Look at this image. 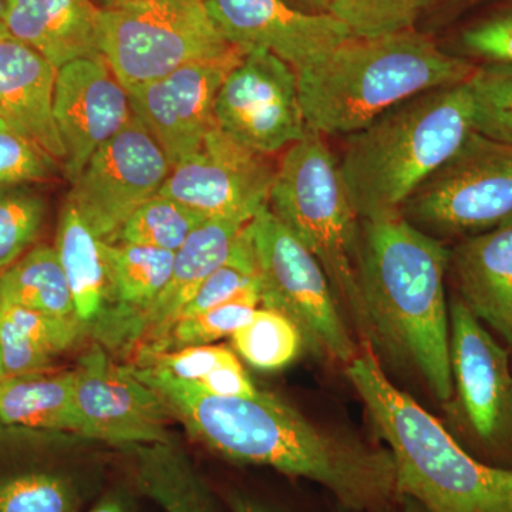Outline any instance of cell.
<instances>
[{
  "instance_id": "cell-1",
  "label": "cell",
  "mask_w": 512,
  "mask_h": 512,
  "mask_svg": "<svg viewBox=\"0 0 512 512\" xmlns=\"http://www.w3.org/2000/svg\"><path fill=\"white\" fill-rule=\"evenodd\" d=\"M131 369L160 394L192 439L227 460L312 481L336 504L359 512H382L399 498L396 464L387 447L325 429L275 393L212 396L157 367Z\"/></svg>"
},
{
  "instance_id": "cell-2",
  "label": "cell",
  "mask_w": 512,
  "mask_h": 512,
  "mask_svg": "<svg viewBox=\"0 0 512 512\" xmlns=\"http://www.w3.org/2000/svg\"><path fill=\"white\" fill-rule=\"evenodd\" d=\"M448 264L443 242L402 214L360 220L357 279L373 352L412 370L443 404L454 396Z\"/></svg>"
},
{
  "instance_id": "cell-3",
  "label": "cell",
  "mask_w": 512,
  "mask_h": 512,
  "mask_svg": "<svg viewBox=\"0 0 512 512\" xmlns=\"http://www.w3.org/2000/svg\"><path fill=\"white\" fill-rule=\"evenodd\" d=\"M345 372L392 454L400 494L429 512H512V468L468 453L440 420L393 384L373 350L362 349Z\"/></svg>"
},
{
  "instance_id": "cell-4",
  "label": "cell",
  "mask_w": 512,
  "mask_h": 512,
  "mask_svg": "<svg viewBox=\"0 0 512 512\" xmlns=\"http://www.w3.org/2000/svg\"><path fill=\"white\" fill-rule=\"evenodd\" d=\"M473 64L414 30L349 37L298 70L306 126L320 136H352L403 101L467 82Z\"/></svg>"
},
{
  "instance_id": "cell-5",
  "label": "cell",
  "mask_w": 512,
  "mask_h": 512,
  "mask_svg": "<svg viewBox=\"0 0 512 512\" xmlns=\"http://www.w3.org/2000/svg\"><path fill=\"white\" fill-rule=\"evenodd\" d=\"M473 131V99L464 82L403 101L349 136L340 173L360 220L400 214Z\"/></svg>"
},
{
  "instance_id": "cell-6",
  "label": "cell",
  "mask_w": 512,
  "mask_h": 512,
  "mask_svg": "<svg viewBox=\"0 0 512 512\" xmlns=\"http://www.w3.org/2000/svg\"><path fill=\"white\" fill-rule=\"evenodd\" d=\"M268 208L318 259L360 348L372 349L357 279L360 218L350 202L339 161L323 136L309 130L286 148L276 167Z\"/></svg>"
},
{
  "instance_id": "cell-7",
  "label": "cell",
  "mask_w": 512,
  "mask_h": 512,
  "mask_svg": "<svg viewBox=\"0 0 512 512\" xmlns=\"http://www.w3.org/2000/svg\"><path fill=\"white\" fill-rule=\"evenodd\" d=\"M261 308L291 320L303 349L348 366L362 352L318 259L268 207L249 222Z\"/></svg>"
},
{
  "instance_id": "cell-8",
  "label": "cell",
  "mask_w": 512,
  "mask_h": 512,
  "mask_svg": "<svg viewBox=\"0 0 512 512\" xmlns=\"http://www.w3.org/2000/svg\"><path fill=\"white\" fill-rule=\"evenodd\" d=\"M234 47L202 0H133L100 9L99 52L126 89Z\"/></svg>"
},
{
  "instance_id": "cell-9",
  "label": "cell",
  "mask_w": 512,
  "mask_h": 512,
  "mask_svg": "<svg viewBox=\"0 0 512 512\" xmlns=\"http://www.w3.org/2000/svg\"><path fill=\"white\" fill-rule=\"evenodd\" d=\"M400 214L436 238L470 237L512 220V144L473 131Z\"/></svg>"
},
{
  "instance_id": "cell-10",
  "label": "cell",
  "mask_w": 512,
  "mask_h": 512,
  "mask_svg": "<svg viewBox=\"0 0 512 512\" xmlns=\"http://www.w3.org/2000/svg\"><path fill=\"white\" fill-rule=\"evenodd\" d=\"M450 356L456 407L481 461L512 468L510 353L460 298L450 302Z\"/></svg>"
},
{
  "instance_id": "cell-11",
  "label": "cell",
  "mask_w": 512,
  "mask_h": 512,
  "mask_svg": "<svg viewBox=\"0 0 512 512\" xmlns=\"http://www.w3.org/2000/svg\"><path fill=\"white\" fill-rule=\"evenodd\" d=\"M215 123L242 146L271 157L308 134L298 73L265 49L245 50L215 100Z\"/></svg>"
},
{
  "instance_id": "cell-12",
  "label": "cell",
  "mask_w": 512,
  "mask_h": 512,
  "mask_svg": "<svg viewBox=\"0 0 512 512\" xmlns=\"http://www.w3.org/2000/svg\"><path fill=\"white\" fill-rule=\"evenodd\" d=\"M170 161L138 117L101 146L79 177L72 202L101 242H111L140 205L160 192L170 175Z\"/></svg>"
},
{
  "instance_id": "cell-13",
  "label": "cell",
  "mask_w": 512,
  "mask_h": 512,
  "mask_svg": "<svg viewBox=\"0 0 512 512\" xmlns=\"http://www.w3.org/2000/svg\"><path fill=\"white\" fill-rule=\"evenodd\" d=\"M73 373L79 437L134 448L170 444V410L156 390L134 375L130 365H117L94 342L80 356Z\"/></svg>"
},
{
  "instance_id": "cell-14",
  "label": "cell",
  "mask_w": 512,
  "mask_h": 512,
  "mask_svg": "<svg viewBox=\"0 0 512 512\" xmlns=\"http://www.w3.org/2000/svg\"><path fill=\"white\" fill-rule=\"evenodd\" d=\"M275 174L268 157L215 126L192 156L173 167L160 194L183 202L207 220L249 224L268 207Z\"/></svg>"
},
{
  "instance_id": "cell-15",
  "label": "cell",
  "mask_w": 512,
  "mask_h": 512,
  "mask_svg": "<svg viewBox=\"0 0 512 512\" xmlns=\"http://www.w3.org/2000/svg\"><path fill=\"white\" fill-rule=\"evenodd\" d=\"M244 53L235 46L227 55L184 64L161 79L127 89L134 116L156 138L171 167L192 156L217 126L218 90Z\"/></svg>"
},
{
  "instance_id": "cell-16",
  "label": "cell",
  "mask_w": 512,
  "mask_h": 512,
  "mask_svg": "<svg viewBox=\"0 0 512 512\" xmlns=\"http://www.w3.org/2000/svg\"><path fill=\"white\" fill-rule=\"evenodd\" d=\"M53 111L66 150L64 170L70 183L133 117L128 90L100 53L57 69Z\"/></svg>"
},
{
  "instance_id": "cell-17",
  "label": "cell",
  "mask_w": 512,
  "mask_h": 512,
  "mask_svg": "<svg viewBox=\"0 0 512 512\" xmlns=\"http://www.w3.org/2000/svg\"><path fill=\"white\" fill-rule=\"evenodd\" d=\"M229 45L265 49L303 69L348 40L349 29L330 13L302 12L284 0H202Z\"/></svg>"
},
{
  "instance_id": "cell-18",
  "label": "cell",
  "mask_w": 512,
  "mask_h": 512,
  "mask_svg": "<svg viewBox=\"0 0 512 512\" xmlns=\"http://www.w3.org/2000/svg\"><path fill=\"white\" fill-rule=\"evenodd\" d=\"M101 254L109 292L106 316L93 339L110 352L133 355L141 322L170 281L175 252L101 242Z\"/></svg>"
},
{
  "instance_id": "cell-19",
  "label": "cell",
  "mask_w": 512,
  "mask_h": 512,
  "mask_svg": "<svg viewBox=\"0 0 512 512\" xmlns=\"http://www.w3.org/2000/svg\"><path fill=\"white\" fill-rule=\"evenodd\" d=\"M57 69L46 57L0 30V117L53 160H66L55 120Z\"/></svg>"
},
{
  "instance_id": "cell-20",
  "label": "cell",
  "mask_w": 512,
  "mask_h": 512,
  "mask_svg": "<svg viewBox=\"0 0 512 512\" xmlns=\"http://www.w3.org/2000/svg\"><path fill=\"white\" fill-rule=\"evenodd\" d=\"M458 298L512 349V220L450 251Z\"/></svg>"
},
{
  "instance_id": "cell-21",
  "label": "cell",
  "mask_w": 512,
  "mask_h": 512,
  "mask_svg": "<svg viewBox=\"0 0 512 512\" xmlns=\"http://www.w3.org/2000/svg\"><path fill=\"white\" fill-rule=\"evenodd\" d=\"M247 225L237 221L207 220L194 229L183 247L175 252L170 281L141 322L134 357L153 348L170 332L202 282L227 261L238 235Z\"/></svg>"
},
{
  "instance_id": "cell-22",
  "label": "cell",
  "mask_w": 512,
  "mask_h": 512,
  "mask_svg": "<svg viewBox=\"0 0 512 512\" xmlns=\"http://www.w3.org/2000/svg\"><path fill=\"white\" fill-rule=\"evenodd\" d=\"M99 16L90 0H6L2 30L60 69L99 55Z\"/></svg>"
},
{
  "instance_id": "cell-23",
  "label": "cell",
  "mask_w": 512,
  "mask_h": 512,
  "mask_svg": "<svg viewBox=\"0 0 512 512\" xmlns=\"http://www.w3.org/2000/svg\"><path fill=\"white\" fill-rule=\"evenodd\" d=\"M89 333L77 319L0 302V356L6 377L49 372L53 360Z\"/></svg>"
},
{
  "instance_id": "cell-24",
  "label": "cell",
  "mask_w": 512,
  "mask_h": 512,
  "mask_svg": "<svg viewBox=\"0 0 512 512\" xmlns=\"http://www.w3.org/2000/svg\"><path fill=\"white\" fill-rule=\"evenodd\" d=\"M55 248L72 291L76 318L93 338L106 316V265L100 239L70 201L60 212Z\"/></svg>"
},
{
  "instance_id": "cell-25",
  "label": "cell",
  "mask_w": 512,
  "mask_h": 512,
  "mask_svg": "<svg viewBox=\"0 0 512 512\" xmlns=\"http://www.w3.org/2000/svg\"><path fill=\"white\" fill-rule=\"evenodd\" d=\"M0 423L79 436L73 370L0 380Z\"/></svg>"
},
{
  "instance_id": "cell-26",
  "label": "cell",
  "mask_w": 512,
  "mask_h": 512,
  "mask_svg": "<svg viewBox=\"0 0 512 512\" xmlns=\"http://www.w3.org/2000/svg\"><path fill=\"white\" fill-rule=\"evenodd\" d=\"M0 302L77 319L69 282L56 248L50 245H37L0 272Z\"/></svg>"
},
{
  "instance_id": "cell-27",
  "label": "cell",
  "mask_w": 512,
  "mask_h": 512,
  "mask_svg": "<svg viewBox=\"0 0 512 512\" xmlns=\"http://www.w3.org/2000/svg\"><path fill=\"white\" fill-rule=\"evenodd\" d=\"M170 444L138 447L141 490L165 512H212L204 484Z\"/></svg>"
},
{
  "instance_id": "cell-28",
  "label": "cell",
  "mask_w": 512,
  "mask_h": 512,
  "mask_svg": "<svg viewBox=\"0 0 512 512\" xmlns=\"http://www.w3.org/2000/svg\"><path fill=\"white\" fill-rule=\"evenodd\" d=\"M204 221L207 218L200 212L158 192L133 212L111 244L143 245L177 252Z\"/></svg>"
},
{
  "instance_id": "cell-29",
  "label": "cell",
  "mask_w": 512,
  "mask_h": 512,
  "mask_svg": "<svg viewBox=\"0 0 512 512\" xmlns=\"http://www.w3.org/2000/svg\"><path fill=\"white\" fill-rule=\"evenodd\" d=\"M259 306L261 291L256 288L191 318L178 320L157 345L140 353L134 360L194 346L212 345L228 336L231 338L237 330L247 325Z\"/></svg>"
},
{
  "instance_id": "cell-30",
  "label": "cell",
  "mask_w": 512,
  "mask_h": 512,
  "mask_svg": "<svg viewBox=\"0 0 512 512\" xmlns=\"http://www.w3.org/2000/svg\"><path fill=\"white\" fill-rule=\"evenodd\" d=\"M231 340L235 352L245 362L268 372L291 365L303 349L301 333L291 320L261 306Z\"/></svg>"
},
{
  "instance_id": "cell-31",
  "label": "cell",
  "mask_w": 512,
  "mask_h": 512,
  "mask_svg": "<svg viewBox=\"0 0 512 512\" xmlns=\"http://www.w3.org/2000/svg\"><path fill=\"white\" fill-rule=\"evenodd\" d=\"M83 488L57 471H26L0 478V512H79Z\"/></svg>"
},
{
  "instance_id": "cell-32",
  "label": "cell",
  "mask_w": 512,
  "mask_h": 512,
  "mask_svg": "<svg viewBox=\"0 0 512 512\" xmlns=\"http://www.w3.org/2000/svg\"><path fill=\"white\" fill-rule=\"evenodd\" d=\"M467 83L473 99L474 131L512 144V64H480Z\"/></svg>"
},
{
  "instance_id": "cell-33",
  "label": "cell",
  "mask_w": 512,
  "mask_h": 512,
  "mask_svg": "<svg viewBox=\"0 0 512 512\" xmlns=\"http://www.w3.org/2000/svg\"><path fill=\"white\" fill-rule=\"evenodd\" d=\"M46 201L26 185L0 187V272L26 254L42 231Z\"/></svg>"
},
{
  "instance_id": "cell-34",
  "label": "cell",
  "mask_w": 512,
  "mask_h": 512,
  "mask_svg": "<svg viewBox=\"0 0 512 512\" xmlns=\"http://www.w3.org/2000/svg\"><path fill=\"white\" fill-rule=\"evenodd\" d=\"M248 225L238 235L227 261L202 282L175 322L191 318L231 301L242 293L259 288L258 266Z\"/></svg>"
},
{
  "instance_id": "cell-35",
  "label": "cell",
  "mask_w": 512,
  "mask_h": 512,
  "mask_svg": "<svg viewBox=\"0 0 512 512\" xmlns=\"http://www.w3.org/2000/svg\"><path fill=\"white\" fill-rule=\"evenodd\" d=\"M430 0H330L328 13L349 29L350 35L372 39L412 30Z\"/></svg>"
},
{
  "instance_id": "cell-36",
  "label": "cell",
  "mask_w": 512,
  "mask_h": 512,
  "mask_svg": "<svg viewBox=\"0 0 512 512\" xmlns=\"http://www.w3.org/2000/svg\"><path fill=\"white\" fill-rule=\"evenodd\" d=\"M57 161L0 117V187L50 180Z\"/></svg>"
},
{
  "instance_id": "cell-37",
  "label": "cell",
  "mask_w": 512,
  "mask_h": 512,
  "mask_svg": "<svg viewBox=\"0 0 512 512\" xmlns=\"http://www.w3.org/2000/svg\"><path fill=\"white\" fill-rule=\"evenodd\" d=\"M461 49L484 63L512 64V8L500 10L464 30Z\"/></svg>"
},
{
  "instance_id": "cell-38",
  "label": "cell",
  "mask_w": 512,
  "mask_h": 512,
  "mask_svg": "<svg viewBox=\"0 0 512 512\" xmlns=\"http://www.w3.org/2000/svg\"><path fill=\"white\" fill-rule=\"evenodd\" d=\"M192 384L202 392L220 397H254L259 392L239 359L215 370L201 382Z\"/></svg>"
},
{
  "instance_id": "cell-39",
  "label": "cell",
  "mask_w": 512,
  "mask_h": 512,
  "mask_svg": "<svg viewBox=\"0 0 512 512\" xmlns=\"http://www.w3.org/2000/svg\"><path fill=\"white\" fill-rule=\"evenodd\" d=\"M229 508L232 512H281L266 504L261 498L242 491H234L228 497Z\"/></svg>"
},
{
  "instance_id": "cell-40",
  "label": "cell",
  "mask_w": 512,
  "mask_h": 512,
  "mask_svg": "<svg viewBox=\"0 0 512 512\" xmlns=\"http://www.w3.org/2000/svg\"><path fill=\"white\" fill-rule=\"evenodd\" d=\"M89 512H134V510L126 495L111 493L101 498Z\"/></svg>"
},
{
  "instance_id": "cell-41",
  "label": "cell",
  "mask_w": 512,
  "mask_h": 512,
  "mask_svg": "<svg viewBox=\"0 0 512 512\" xmlns=\"http://www.w3.org/2000/svg\"><path fill=\"white\" fill-rule=\"evenodd\" d=\"M382 512H429L420 503L409 495L400 494L392 505Z\"/></svg>"
},
{
  "instance_id": "cell-42",
  "label": "cell",
  "mask_w": 512,
  "mask_h": 512,
  "mask_svg": "<svg viewBox=\"0 0 512 512\" xmlns=\"http://www.w3.org/2000/svg\"><path fill=\"white\" fill-rule=\"evenodd\" d=\"M315 13H328L330 0H305Z\"/></svg>"
},
{
  "instance_id": "cell-43",
  "label": "cell",
  "mask_w": 512,
  "mask_h": 512,
  "mask_svg": "<svg viewBox=\"0 0 512 512\" xmlns=\"http://www.w3.org/2000/svg\"><path fill=\"white\" fill-rule=\"evenodd\" d=\"M104 3V8H110V6L123 5V3L133 2V0H101Z\"/></svg>"
},
{
  "instance_id": "cell-44",
  "label": "cell",
  "mask_w": 512,
  "mask_h": 512,
  "mask_svg": "<svg viewBox=\"0 0 512 512\" xmlns=\"http://www.w3.org/2000/svg\"><path fill=\"white\" fill-rule=\"evenodd\" d=\"M6 0H0V30L3 26V18H5Z\"/></svg>"
},
{
  "instance_id": "cell-45",
  "label": "cell",
  "mask_w": 512,
  "mask_h": 512,
  "mask_svg": "<svg viewBox=\"0 0 512 512\" xmlns=\"http://www.w3.org/2000/svg\"><path fill=\"white\" fill-rule=\"evenodd\" d=\"M444 2L450 3V5H467V3L476 2V0H444Z\"/></svg>"
},
{
  "instance_id": "cell-46",
  "label": "cell",
  "mask_w": 512,
  "mask_h": 512,
  "mask_svg": "<svg viewBox=\"0 0 512 512\" xmlns=\"http://www.w3.org/2000/svg\"><path fill=\"white\" fill-rule=\"evenodd\" d=\"M333 512H359L355 510H350V508L343 507V505L336 504L333 505Z\"/></svg>"
},
{
  "instance_id": "cell-47",
  "label": "cell",
  "mask_w": 512,
  "mask_h": 512,
  "mask_svg": "<svg viewBox=\"0 0 512 512\" xmlns=\"http://www.w3.org/2000/svg\"><path fill=\"white\" fill-rule=\"evenodd\" d=\"M5 370H3L2 356H0V380L5 379Z\"/></svg>"
}]
</instances>
